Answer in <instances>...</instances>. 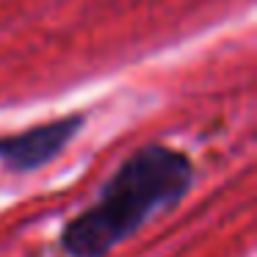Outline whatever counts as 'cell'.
Here are the masks:
<instances>
[{"instance_id": "obj_1", "label": "cell", "mask_w": 257, "mask_h": 257, "mask_svg": "<svg viewBox=\"0 0 257 257\" xmlns=\"http://www.w3.org/2000/svg\"><path fill=\"white\" fill-rule=\"evenodd\" d=\"M188 155L163 144L141 147L102 185L97 202L67 224L61 246L69 257H105L152 216L174 207L191 188Z\"/></svg>"}, {"instance_id": "obj_2", "label": "cell", "mask_w": 257, "mask_h": 257, "mask_svg": "<svg viewBox=\"0 0 257 257\" xmlns=\"http://www.w3.org/2000/svg\"><path fill=\"white\" fill-rule=\"evenodd\" d=\"M83 127V116H64L36 124L31 130L0 139V161L12 172H34L58 158L75 133Z\"/></svg>"}]
</instances>
